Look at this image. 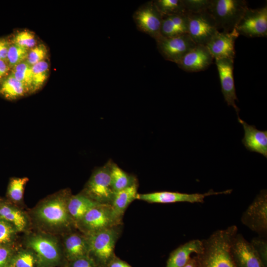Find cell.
Wrapping results in <instances>:
<instances>
[{
    "label": "cell",
    "mask_w": 267,
    "mask_h": 267,
    "mask_svg": "<svg viewBox=\"0 0 267 267\" xmlns=\"http://www.w3.org/2000/svg\"><path fill=\"white\" fill-rule=\"evenodd\" d=\"M237 232V227L232 225L217 230L202 240L203 250L196 255L198 267H236L231 254L230 246Z\"/></svg>",
    "instance_id": "1"
},
{
    "label": "cell",
    "mask_w": 267,
    "mask_h": 267,
    "mask_svg": "<svg viewBox=\"0 0 267 267\" xmlns=\"http://www.w3.org/2000/svg\"><path fill=\"white\" fill-rule=\"evenodd\" d=\"M248 8L244 0H212L208 11L212 15L219 31L233 30Z\"/></svg>",
    "instance_id": "2"
},
{
    "label": "cell",
    "mask_w": 267,
    "mask_h": 267,
    "mask_svg": "<svg viewBox=\"0 0 267 267\" xmlns=\"http://www.w3.org/2000/svg\"><path fill=\"white\" fill-rule=\"evenodd\" d=\"M107 228L88 234L86 237L89 255L100 267H107L115 256L114 248L119 236L118 228Z\"/></svg>",
    "instance_id": "3"
},
{
    "label": "cell",
    "mask_w": 267,
    "mask_h": 267,
    "mask_svg": "<svg viewBox=\"0 0 267 267\" xmlns=\"http://www.w3.org/2000/svg\"><path fill=\"white\" fill-rule=\"evenodd\" d=\"M112 161L96 169L87 182L83 194L101 204L110 205L115 192L111 182L110 168Z\"/></svg>",
    "instance_id": "4"
},
{
    "label": "cell",
    "mask_w": 267,
    "mask_h": 267,
    "mask_svg": "<svg viewBox=\"0 0 267 267\" xmlns=\"http://www.w3.org/2000/svg\"><path fill=\"white\" fill-rule=\"evenodd\" d=\"M66 191L61 192L44 202L36 211L37 218L51 226L67 224L70 216L67 208L69 198Z\"/></svg>",
    "instance_id": "5"
},
{
    "label": "cell",
    "mask_w": 267,
    "mask_h": 267,
    "mask_svg": "<svg viewBox=\"0 0 267 267\" xmlns=\"http://www.w3.org/2000/svg\"><path fill=\"white\" fill-rule=\"evenodd\" d=\"M241 222L259 236L267 235V190L264 189L243 213Z\"/></svg>",
    "instance_id": "6"
},
{
    "label": "cell",
    "mask_w": 267,
    "mask_h": 267,
    "mask_svg": "<svg viewBox=\"0 0 267 267\" xmlns=\"http://www.w3.org/2000/svg\"><path fill=\"white\" fill-rule=\"evenodd\" d=\"M232 189L222 191H214L210 189L204 193H187L172 191H157L144 194H138L136 199L142 200L150 203H174L186 202L189 203H203L207 197L220 194H229Z\"/></svg>",
    "instance_id": "7"
},
{
    "label": "cell",
    "mask_w": 267,
    "mask_h": 267,
    "mask_svg": "<svg viewBox=\"0 0 267 267\" xmlns=\"http://www.w3.org/2000/svg\"><path fill=\"white\" fill-rule=\"evenodd\" d=\"M188 34L196 44L205 45L219 31L208 11L188 13Z\"/></svg>",
    "instance_id": "8"
},
{
    "label": "cell",
    "mask_w": 267,
    "mask_h": 267,
    "mask_svg": "<svg viewBox=\"0 0 267 267\" xmlns=\"http://www.w3.org/2000/svg\"><path fill=\"white\" fill-rule=\"evenodd\" d=\"M235 29L239 35L248 38L266 37L267 6L256 9L248 7Z\"/></svg>",
    "instance_id": "9"
},
{
    "label": "cell",
    "mask_w": 267,
    "mask_h": 267,
    "mask_svg": "<svg viewBox=\"0 0 267 267\" xmlns=\"http://www.w3.org/2000/svg\"><path fill=\"white\" fill-rule=\"evenodd\" d=\"M133 19L139 30L155 41L162 37L160 30L162 15L153 1H148L139 7L133 14Z\"/></svg>",
    "instance_id": "10"
},
{
    "label": "cell",
    "mask_w": 267,
    "mask_h": 267,
    "mask_svg": "<svg viewBox=\"0 0 267 267\" xmlns=\"http://www.w3.org/2000/svg\"><path fill=\"white\" fill-rule=\"evenodd\" d=\"M156 42L162 56L176 64L196 45L188 34L170 38L161 37Z\"/></svg>",
    "instance_id": "11"
},
{
    "label": "cell",
    "mask_w": 267,
    "mask_h": 267,
    "mask_svg": "<svg viewBox=\"0 0 267 267\" xmlns=\"http://www.w3.org/2000/svg\"><path fill=\"white\" fill-rule=\"evenodd\" d=\"M87 233L117 226L110 205L99 204L90 209L78 222Z\"/></svg>",
    "instance_id": "12"
},
{
    "label": "cell",
    "mask_w": 267,
    "mask_h": 267,
    "mask_svg": "<svg viewBox=\"0 0 267 267\" xmlns=\"http://www.w3.org/2000/svg\"><path fill=\"white\" fill-rule=\"evenodd\" d=\"M231 254L236 267H267L261 261L250 242L241 233L233 237Z\"/></svg>",
    "instance_id": "13"
},
{
    "label": "cell",
    "mask_w": 267,
    "mask_h": 267,
    "mask_svg": "<svg viewBox=\"0 0 267 267\" xmlns=\"http://www.w3.org/2000/svg\"><path fill=\"white\" fill-rule=\"evenodd\" d=\"M27 244L35 252L42 265L53 266L59 261V249L53 238L45 235H36L28 239Z\"/></svg>",
    "instance_id": "14"
},
{
    "label": "cell",
    "mask_w": 267,
    "mask_h": 267,
    "mask_svg": "<svg viewBox=\"0 0 267 267\" xmlns=\"http://www.w3.org/2000/svg\"><path fill=\"white\" fill-rule=\"evenodd\" d=\"M218 71L221 90L225 101L228 106H231L235 109L238 117L240 109L236 105L235 101H238L236 93L233 77L234 60L223 58L215 60Z\"/></svg>",
    "instance_id": "15"
},
{
    "label": "cell",
    "mask_w": 267,
    "mask_h": 267,
    "mask_svg": "<svg viewBox=\"0 0 267 267\" xmlns=\"http://www.w3.org/2000/svg\"><path fill=\"white\" fill-rule=\"evenodd\" d=\"M239 34L234 29L231 32L218 31L205 45L214 59L234 60L235 42Z\"/></svg>",
    "instance_id": "16"
},
{
    "label": "cell",
    "mask_w": 267,
    "mask_h": 267,
    "mask_svg": "<svg viewBox=\"0 0 267 267\" xmlns=\"http://www.w3.org/2000/svg\"><path fill=\"white\" fill-rule=\"evenodd\" d=\"M213 60L214 58L205 45L196 44L177 64L185 71L196 72L206 69Z\"/></svg>",
    "instance_id": "17"
},
{
    "label": "cell",
    "mask_w": 267,
    "mask_h": 267,
    "mask_svg": "<svg viewBox=\"0 0 267 267\" xmlns=\"http://www.w3.org/2000/svg\"><path fill=\"white\" fill-rule=\"evenodd\" d=\"M238 121L243 126L244 135L242 142L250 152H254L267 158V130L260 131L254 125H250L238 117Z\"/></svg>",
    "instance_id": "18"
},
{
    "label": "cell",
    "mask_w": 267,
    "mask_h": 267,
    "mask_svg": "<svg viewBox=\"0 0 267 267\" xmlns=\"http://www.w3.org/2000/svg\"><path fill=\"white\" fill-rule=\"evenodd\" d=\"M202 240L193 239L180 245L169 255L166 267H183L190 260L192 254L197 255L203 250Z\"/></svg>",
    "instance_id": "19"
},
{
    "label": "cell",
    "mask_w": 267,
    "mask_h": 267,
    "mask_svg": "<svg viewBox=\"0 0 267 267\" xmlns=\"http://www.w3.org/2000/svg\"><path fill=\"white\" fill-rule=\"evenodd\" d=\"M188 13L162 16V37L170 38L188 34Z\"/></svg>",
    "instance_id": "20"
},
{
    "label": "cell",
    "mask_w": 267,
    "mask_h": 267,
    "mask_svg": "<svg viewBox=\"0 0 267 267\" xmlns=\"http://www.w3.org/2000/svg\"><path fill=\"white\" fill-rule=\"evenodd\" d=\"M137 188L138 184L135 183L115 193L110 206L115 218L119 223L128 206L136 199Z\"/></svg>",
    "instance_id": "21"
},
{
    "label": "cell",
    "mask_w": 267,
    "mask_h": 267,
    "mask_svg": "<svg viewBox=\"0 0 267 267\" xmlns=\"http://www.w3.org/2000/svg\"><path fill=\"white\" fill-rule=\"evenodd\" d=\"M99 204L83 193L70 196L67 208L70 217L79 222L90 209Z\"/></svg>",
    "instance_id": "22"
},
{
    "label": "cell",
    "mask_w": 267,
    "mask_h": 267,
    "mask_svg": "<svg viewBox=\"0 0 267 267\" xmlns=\"http://www.w3.org/2000/svg\"><path fill=\"white\" fill-rule=\"evenodd\" d=\"M28 93L29 91L25 86L10 73L0 84V95L6 99H16Z\"/></svg>",
    "instance_id": "23"
},
{
    "label": "cell",
    "mask_w": 267,
    "mask_h": 267,
    "mask_svg": "<svg viewBox=\"0 0 267 267\" xmlns=\"http://www.w3.org/2000/svg\"><path fill=\"white\" fill-rule=\"evenodd\" d=\"M65 247L71 260L89 256L87 239L79 234L73 233L69 235L65 240Z\"/></svg>",
    "instance_id": "24"
},
{
    "label": "cell",
    "mask_w": 267,
    "mask_h": 267,
    "mask_svg": "<svg viewBox=\"0 0 267 267\" xmlns=\"http://www.w3.org/2000/svg\"><path fill=\"white\" fill-rule=\"evenodd\" d=\"M112 187L115 193L137 183L136 178L120 168L113 161L110 168Z\"/></svg>",
    "instance_id": "25"
},
{
    "label": "cell",
    "mask_w": 267,
    "mask_h": 267,
    "mask_svg": "<svg viewBox=\"0 0 267 267\" xmlns=\"http://www.w3.org/2000/svg\"><path fill=\"white\" fill-rule=\"evenodd\" d=\"M0 218L11 224L17 230H23L26 225V220L22 212L7 205L0 206Z\"/></svg>",
    "instance_id": "26"
},
{
    "label": "cell",
    "mask_w": 267,
    "mask_h": 267,
    "mask_svg": "<svg viewBox=\"0 0 267 267\" xmlns=\"http://www.w3.org/2000/svg\"><path fill=\"white\" fill-rule=\"evenodd\" d=\"M49 65L44 60L32 66V92L39 90L47 79Z\"/></svg>",
    "instance_id": "27"
},
{
    "label": "cell",
    "mask_w": 267,
    "mask_h": 267,
    "mask_svg": "<svg viewBox=\"0 0 267 267\" xmlns=\"http://www.w3.org/2000/svg\"><path fill=\"white\" fill-rule=\"evenodd\" d=\"M153 2L162 16L188 13L182 0H156Z\"/></svg>",
    "instance_id": "28"
},
{
    "label": "cell",
    "mask_w": 267,
    "mask_h": 267,
    "mask_svg": "<svg viewBox=\"0 0 267 267\" xmlns=\"http://www.w3.org/2000/svg\"><path fill=\"white\" fill-rule=\"evenodd\" d=\"M10 73L19 81L23 84L28 89L32 91V66L26 61L14 66L11 69Z\"/></svg>",
    "instance_id": "29"
},
{
    "label": "cell",
    "mask_w": 267,
    "mask_h": 267,
    "mask_svg": "<svg viewBox=\"0 0 267 267\" xmlns=\"http://www.w3.org/2000/svg\"><path fill=\"white\" fill-rule=\"evenodd\" d=\"M29 179L27 177L12 178L10 179L7 191L8 197L14 202L20 201Z\"/></svg>",
    "instance_id": "30"
},
{
    "label": "cell",
    "mask_w": 267,
    "mask_h": 267,
    "mask_svg": "<svg viewBox=\"0 0 267 267\" xmlns=\"http://www.w3.org/2000/svg\"><path fill=\"white\" fill-rule=\"evenodd\" d=\"M29 49L11 43L8 50L6 62L10 69L26 60Z\"/></svg>",
    "instance_id": "31"
},
{
    "label": "cell",
    "mask_w": 267,
    "mask_h": 267,
    "mask_svg": "<svg viewBox=\"0 0 267 267\" xmlns=\"http://www.w3.org/2000/svg\"><path fill=\"white\" fill-rule=\"evenodd\" d=\"M12 43L29 50L36 45L37 41L33 33L24 30L18 32L14 36Z\"/></svg>",
    "instance_id": "32"
},
{
    "label": "cell",
    "mask_w": 267,
    "mask_h": 267,
    "mask_svg": "<svg viewBox=\"0 0 267 267\" xmlns=\"http://www.w3.org/2000/svg\"><path fill=\"white\" fill-rule=\"evenodd\" d=\"M47 54V50L44 44L36 45L29 50L26 61L33 66L41 61L45 60Z\"/></svg>",
    "instance_id": "33"
},
{
    "label": "cell",
    "mask_w": 267,
    "mask_h": 267,
    "mask_svg": "<svg viewBox=\"0 0 267 267\" xmlns=\"http://www.w3.org/2000/svg\"><path fill=\"white\" fill-rule=\"evenodd\" d=\"M264 264L267 267V237L259 236L254 237L250 242Z\"/></svg>",
    "instance_id": "34"
},
{
    "label": "cell",
    "mask_w": 267,
    "mask_h": 267,
    "mask_svg": "<svg viewBox=\"0 0 267 267\" xmlns=\"http://www.w3.org/2000/svg\"><path fill=\"white\" fill-rule=\"evenodd\" d=\"M187 13H198L207 11L212 0H182Z\"/></svg>",
    "instance_id": "35"
},
{
    "label": "cell",
    "mask_w": 267,
    "mask_h": 267,
    "mask_svg": "<svg viewBox=\"0 0 267 267\" xmlns=\"http://www.w3.org/2000/svg\"><path fill=\"white\" fill-rule=\"evenodd\" d=\"M15 228L10 223L0 218V245L10 242L15 231Z\"/></svg>",
    "instance_id": "36"
},
{
    "label": "cell",
    "mask_w": 267,
    "mask_h": 267,
    "mask_svg": "<svg viewBox=\"0 0 267 267\" xmlns=\"http://www.w3.org/2000/svg\"><path fill=\"white\" fill-rule=\"evenodd\" d=\"M35 262L33 255L29 252H22L13 259L12 267H34Z\"/></svg>",
    "instance_id": "37"
},
{
    "label": "cell",
    "mask_w": 267,
    "mask_h": 267,
    "mask_svg": "<svg viewBox=\"0 0 267 267\" xmlns=\"http://www.w3.org/2000/svg\"><path fill=\"white\" fill-rule=\"evenodd\" d=\"M71 267H100L89 256L72 260Z\"/></svg>",
    "instance_id": "38"
},
{
    "label": "cell",
    "mask_w": 267,
    "mask_h": 267,
    "mask_svg": "<svg viewBox=\"0 0 267 267\" xmlns=\"http://www.w3.org/2000/svg\"><path fill=\"white\" fill-rule=\"evenodd\" d=\"M11 251L6 246L0 245V267H5L11 257Z\"/></svg>",
    "instance_id": "39"
},
{
    "label": "cell",
    "mask_w": 267,
    "mask_h": 267,
    "mask_svg": "<svg viewBox=\"0 0 267 267\" xmlns=\"http://www.w3.org/2000/svg\"><path fill=\"white\" fill-rule=\"evenodd\" d=\"M11 43L5 38H0V60L6 62L8 50Z\"/></svg>",
    "instance_id": "40"
},
{
    "label": "cell",
    "mask_w": 267,
    "mask_h": 267,
    "mask_svg": "<svg viewBox=\"0 0 267 267\" xmlns=\"http://www.w3.org/2000/svg\"><path fill=\"white\" fill-rule=\"evenodd\" d=\"M10 71L7 62L0 60V84L9 74Z\"/></svg>",
    "instance_id": "41"
},
{
    "label": "cell",
    "mask_w": 267,
    "mask_h": 267,
    "mask_svg": "<svg viewBox=\"0 0 267 267\" xmlns=\"http://www.w3.org/2000/svg\"><path fill=\"white\" fill-rule=\"evenodd\" d=\"M107 267H132L127 262L115 256L110 261Z\"/></svg>",
    "instance_id": "42"
},
{
    "label": "cell",
    "mask_w": 267,
    "mask_h": 267,
    "mask_svg": "<svg viewBox=\"0 0 267 267\" xmlns=\"http://www.w3.org/2000/svg\"><path fill=\"white\" fill-rule=\"evenodd\" d=\"M183 267H198L196 255L192 256L189 262Z\"/></svg>",
    "instance_id": "43"
}]
</instances>
